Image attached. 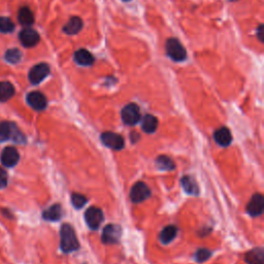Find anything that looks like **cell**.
Returning <instances> with one entry per match:
<instances>
[{
    "mask_svg": "<svg viewBox=\"0 0 264 264\" xmlns=\"http://www.w3.org/2000/svg\"><path fill=\"white\" fill-rule=\"evenodd\" d=\"M60 248L64 253H71L80 249V243L76 231L71 225L63 224L60 230Z\"/></svg>",
    "mask_w": 264,
    "mask_h": 264,
    "instance_id": "1",
    "label": "cell"
},
{
    "mask_svg": "<svg viewBox=\"0 0 264 264\" xmlns=\"http://www.w3.org/2000/svg\"><path fill=\"white\" fill-rule=\"evenodd\" d=\"M13 139L18 143H25L26 138L22 132L18 129L15 123L11 122H0V142Z\"/></svg>",
    "mask_w": 264,
    "mask_h": 264,
    "instance_id": "2",
    "label": "cell"
},
{
    "mask_svg": "<svg viewBox=\"0 0 264 264\" xmlns=\"http://www.w3.org/2000/svg\"><path fill=\"white\" fill-rule=\"evenodd\" d=\"M167 56L176 62H181L187 58V52L184 45L176 39H169L165 44Z\"/></svg>",
    "mask_w": 264,
    "mask_h": 264,
    "instance_id": "3",
    "label": "cell"
},
{
    "mask_svg": "<svg viewBox=\"0 0 264 264\" xmlns=\"http://www.w3.org/2000/svg\"><path fill=\"white\" fill-rule=\"evenodd\" d=\"M122 121L126 125L133 126L137 124L140 120V111L137 104L135 103H129L123 107L121 112Z\"/></svg>",
    "mask_w": 264,
    "mask_h": 264,
    "instance_id": "4",
    "label": "cell"
},
{
    "mask_svg": "<svg viewBox=\"0 0 264 264\" xmlns=\"http://www.w3.org/2000/svg\"><path fill=\"white\" fill-rule=\"evenodd\" d=\"M122 235V229L119 225L109 224L104 227L101 235V241L106 245L118 244Z\"/></svg>",
    "mask_w": 264,
    "mask_h": 264,
    "instance_id": "5",
    "label": "cell"
},
{
    "mask_svg": "<svg viewBox=\"0 0 264 264\" xmlns=\"http://www.w3.org/2000/svg\"><path fill=\"white\" fill-rule=\"evenodd\" d=\"M51 68L46 63H39L34 65L29 71V81L33 85H39L47 76L50 75Z\"/></svg>",
    "mask_w": 264,
    "mask_h": 264,
    "instance_id": "6",
    "label": "cell"
},
{
    "mask_svg": "<svg viewBox=\"0 0 264 264\" xmlns=\"http://www.w3.org/2000/svg\"><path fill=\"white\" fill-rule=\"evenodd\" d=\"M103 220H104L103 212L98 208L91 207L85 213V221L90 229L92 230L98 229Z\"/></svg>",
    "mask_w": 264,
    "mask_h": 264,
    "instance_id": "7",
    "label": "cell"
},
{
    "mask_svg": "<svg viewBox=\"0 0 264 264\" xmlns=\"http://www.w3.org/2000/svg\"><path fill=\"white\" fill-rule=\"evenodd\" d=\"M100 138L103 145L112 150H117V151L122 150L125 146L124 138L120 134L115 133V132L111 131L103 132Z\"/></svg>",
    "mask_w": 264,
    "mask_h": 264,
    "instance_id": "8",
    "label": "cell"
},
{
    "mask_svg": "<svg viewBox=\"0 0 264 264\" xmlns=\"http://www.w3.org/2000/svg\"><path fill=\"white\" fill-rule=\"evenodd\" d=\"M151 196V190L147 184L138 182L132 186L130 190V198L134 203H139L145 201Z\"/></svg>",
    "mask_w": 264,
    "mask_h": 264,
    "instance_id": "9",
    "label": "cell"
},
{
    "mask_svg": "<svg viewBox=\"0 0 264 264\" xmlns=\"http://www.w3.org/2000/svg\"><path fill=\"white\" fill-rule=\"evenodd\" d=\"M264 211V197L260 193H256L251 198L247 206V213L251 217H259Z\"/></svg>",
    "mask_w": 264,
    "mask_h": 264,
    "instance_id": "10",
    "label": "cell"
},
{
    "mask_svg": "<svg viewBox=\"0 0 264 264\" xmlns=\"http://www.w3.org/2000/svg\"><path fill=\"white\" fill-rule=\"evenodd\" d=\"M19 39L21 44L26 46V47H32L34 45H37L40 42V34L38 31H35L32 28H25L23 29L20 34H19Z\"/></svg>",
    "mask_w": 264,
    "mask_h": 264,
    "instance_id": "11",
    "label": "cell"
},
{
    "mask_svg": "<svg viewBox=\"0 0 264 264\" xmlns=\"http://www.w3.org/2000/svg\"><path fill=\"white\" fill-rule=\"evenodd\" d=\"M27 103L32 107L33 110L39 111V112L44 111L47 105L45 96L39 91L30 92L27 95Z\"/></svg>",
    "mask_w": 264,
    "mask_h": 264,
    "instance_id": "12",
    "label": "cell"
},
{
    "mask_svg": "<svg viewBox=\"0 0 264 264\" xmlns=\"http://www.w3.org/2000/svg\"><path fill=\"white\" fill-rule=\"evenodd\" d=\"M20 159L18 150L14 147H6L1 154V162L6 167H14Z\"/></svg>",
    "mask_w": 264,
    "mask_h": 264,
    "instance_id": "13",
    "label": "cell"
},
{
    "mask_svg": "<svg viewBox=\"0 0 264 264\" xmlns=\"http://www.w3.org/2000/svg\"><path fill=\"white\" fill-rule=\"evenodd\" d=\"M214 139L221 147H228L232 141L231 132L226 127H221L215 131Z\"/></svg>",
    "mask_w": 264,
    "mask_h": 264,
    "instance_id": "14",
    "label": "cell"
},
{
    "mask_svg": "<svg viewBox=\"0 0 264 264\" xmlns=\"http://www.w3.org/2000/svg\"><path fill=\"white\" fill-rule=\"evenodd\" d=\"M62 207L59 205V203H56V205H53L52 207H50L49 209H46L44 213H43V218L45 221H52V222H56L59 221L60 219L62 218Z\"/></svg>",
    "mask_w": 264,
    "mask_h": 264,
    "instance_id": "15",
    "label": "cell"
},
{
    "mask_svg": "<svg viewBox=\"0 0 264 264\" xmlns=\"http://www.w3.org/2000/svg\"><path fill=\"white\" fill-rule=\"evenodd\" d=\"M74 58H75V61L81 66H91L94 63L93 55L86 49L78 50L75 53Z\"/></svg>",
    "mask_w": 264,
    "mask_h": 264,
    "instance_id": "16",
    "label": "cell"
},
{
    "mask_svg": "<svg viewBox=\"0 0 264 264\" xmlns=\"http://www.w3.org/2000/svg\"><path fill=\"white\" fill-rule=\"evenodd\" d=\"M83 28V21L80 17H71L63 27V31L68 35H75Z\"/></svg>",
    "mask_w": 264,
    "mask_h": 264,
    "instance_id": "17",
    "label": "cell"
},
{
    "mask_svg": "<svg viewBox=\"0 0 264 264\" xmlns=\"http://www.w3.org/2000/svg\"><path fill=\"white\" fill-rule=\"evenodd\" d=\"M181 185H182V187H183L186 193H188L190 195H198V193H199L198 185L195 182V179L192 176H185L184 177H182Z\"/></svg>",
    "mask_w": 264,
    "mask_h": 264,
    "instance_id": "18",
    "label": "cell"
},
{
    "mask_svg": "<svg viewBox=\"0 0 264 264\" xmlns=\"http://www.w3.org/2000/svg\"><path fill=\"white\" fill-rule=\"evenodd\" d=\"M245 260L248 264H264V252L262 248L251 250L246 254Z\"/></svg>",
    "mask_w": 264,
    "mask_h": 264,
    "instance_id": "19",
    "label": "cell"
},
{
    "mask_svg": "<svg viewBox=\"0 0 264 264\" xmlns=\"http://www.w3.org/2000/svg\"><path fill=\"white\" fill-rule=\"evenodd\" d=\"M158 127V120L153 115H146L141 120V129L146 133H153Z\"/></svg>",
    "mask_w": 264,
    "mask_h": 264,
    "instance_id": "20",
    "label": "cell"
},
{
    "mask_svg": "<svg viewBox=\"0 0 264 264\" xmlns=\"http://www.w3.org/2000/svg\"><path fill=\"white\" fill-rule=\"evenodd\" d=\"M15 95V87L9 82H0V102L9 100Z\"/></svg>",
    "mask_w": 264,
    "mask_h": 264,
    "instance_id": "21",
    "label": "cell"
},
{
    "mask_svg": "<svg viewBox=\"0 0 264 264\" xmlns=\"http://www.w3.org/2000/svg\"><path fill=\"white\" fill-rule=\"evenodd\" d=\"M18 20L24 26H30L34 23V16L31 9L27 6L21 7L18 13Z\"/></svg>",
    "mask_w": 264,
    "mask_h": 264,
    "instance_id": "22",
    "label": "cell"
},
{
    "mask_svg": "<svg viewBox=\"0 0 264 264\" xmlns=\"http://www.w3.org/2000/svg\"><path fill=\"white\" fill-rule=\"evenodd\" d=\"M176 234H177V228L174 225H169L163 228V230L161 231L160 241L162 242V244L167 245L174 241Z\"/></svg>",
    "mask_w": 264,
    "mask_h": 264,
    "instance_id": "23",
    "label": "cell"
},
{
    "mask_svg": "<svg viewBox=\"0 0 264 264\" xmlns=\"http://www.w3.org/2000/svg\"><path fill=\"white\" fill-rule=\"evenodd\" d=\"M156 165L160 171H175L176 169L175 162L167 156H159L156 159Z\"/></svg>",
    "mask_w": 264,
    "mask_h": 264,
    "instance_id": "24",
    "label": "cell"
},
{
    "mask_svg": "<svg viewBox=\"0 0 264 264\" xmlns=\"http://www.w3.org/2000/svg\"><path fill=\"white\" fill-rule=\"evenodd\" d=\"M4 58L7 62L11 64H16L21 61L22 59V53L18 49H9L6 51Z\"/></svg>",
    "mask_w": 264,
    "mask_h": 264,
    "instance_id": "25",
    "label": "cell"
},
{
    "mask_svg": "<svg viewBox=\"0 0 264 264\" xmlns=\"http://www.w3.org/2000/svg\"><path fill=\"white\" fill-rule=\"evenodd\" d=\"M15 30L14 23L10 19L5 17H0V32L2 33H9Z\"/></svg>",
    "mask_w": 264,
    "mask_h": 264,
    "instance_id": "26",
    "label": "cell"
},
{
    "mask_svg": "<svg viewBox=\"0 0 264 264\" xmlns=\"http://www.w3.org/2000/svg\"><path fill=\"white\" fill-rule=\"evenodd\" d=\"M87 201H88L87 197L82 195V194L74 193L73 195H71V202H73V206L78 210L82 209L84 206H85Z\"/></svg>",
    "mask_w": 264,
    "mask_h": 264,
    "instance_id": "27",
    "label": "cell"
},
{
    "mask_svg": "<svg viewBox=\"0 0 264 264\" xmlns=\"http://www.w3.org/2000/svg\"><path fill=\"white\" fill-rule=\"evenodd\" d=\"M212 256V252L208 249H199L198 251H196L195 253V260L199 263L202 262H206L207 260L210 259V257Z\"/></svg>",
    "mask_w": 264,
    "mask_h": 264,
    "instance_id": "28",
    "label": "cell"
},
{
    "mask_svg": "<svg viewBox=\"0 0 264 264\" xmlns=\"http://www.w3.org/2000/svg\"><path fill=\"white\" fill-rule=\"evenodd\" d=\"M7 173L0 167V189L6 187L7 185Z\"/></svg>",
    "mask_w": 264,
    "mask_h": 264,
    "instance_id": "29",
    "label": "cell"
},
{
    "mask_svg": "<svg viewBox=\"0 0 264 264\" xmlns=\"http://www.w3.org/2000/svg\"><path fill=\"white\" fill-rule=\"evenodd\" d=\"M130 135H131V141L132 142H136L139 139V135H138L137 132H131Z\"/></svg>",
    "mask_w": 264,
    "mask_h": 264,
    "instance_id": "30",
    "label": "cell"
},
{
    "mask_svg": "<svg viewBox=\"0 0 264 264\" xmlns=\"http://www.w3.org/2000/svg\"><path fill=\"white\" fill-rule=\"evenodd\" d=\"M262 33H263V25H260L258 27V38L260 40V42L262 43L263 42V39H262Z\"/></svg>",
    "mask_w": 264,
    "mask_h": 264,
    "instance_id": "31",
    "label": "cell"
},
{
    "mask_svg": "<svg viewBox=\"0 0 264 264\" xmlns=\"http://www.w3.org/2000/svg\"><path fill=\"white\" fill-rule=\"evenodd\" d=\"M123 1H130V0H123Z\"/></svg>",
    "mask_w": 264,
    "mask_h": 264,
    "instance_id": "32",
    "label": "cell"
}]
</instances>
